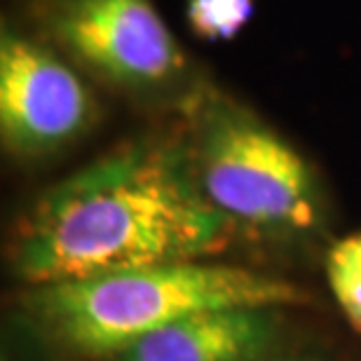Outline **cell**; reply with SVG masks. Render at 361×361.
Segmentation results:
<instances>
[{
  "label": "cell",
  "mask_w": 361,
  "mask_h": 361,
  "mask_svg": "<svg viewBox=\"0 0 361 361\" xmlns=\"http://www.w3.org/2000/svg\"><path fill=\"white\" fill-rule=\"evenodd\" d=\"M233 233L202 195L183 139L143 136L47 188L14 228L10 265L33 288L204 261Z\"/></svg>",
  "instance_id": "6da1fadb"
},
{
  "label": "cell",
  "mask_w": 361,
  "mask_h": 361,
  "mask_svg": "<svg viewBox=\"0 0 361 361\" xmlns=\"http://www.w3.org/2000/svg\"><path fill=\"white\" fill-rule=\"evenodd\" d=\"M307 300L284 277L204 258L33 286L26 310L56 348L108 361L183 317L219 307H293Z\"/></svg>",
  "instance_id": "7a4b0ae2"
},
{
  "label": "cell",
  "mask_w": 361,
  "mask_h": 361,
  "mask_svg": "<svg viewBox=\"0 0 361 361\" xmlns=\"http://www.w3.org/2000/svg\"><path fill=\"white\" fill-rule=\"evenodd\" d=\"M185 150L207 202L235 233L307 242L326 226V195L310 160L240 101L214 87L188 97Z\"/></svg>",
  "instance_id": "3957f363"
},
{
  "label": "cell",
  "mask_w": 361,
  "mask_h": 361,
  "mask_svg": "<svg viewBox=\"0 0 361 361\" xmlns=\"http://www.w3.org/2000/svg\"><path fill=\"white\" fill-rule=\"evenodd\" d=\"M45 40L111 87L157 97L185 92L190 61L153 0H49Z\"/></svg>",
  "instance_id": "277c9868"
},
{
  "label": "cell",
  "mask_w": 361,
  "mask_h": 361,
  "mask_svg": "<svg viewBox=\"0 0 361 361\" xmlns=\"http://www.w3.org/2000/svg\"><path fill=\"white\" fill-rule=\"evenodd\" d=\"M99 101L80 68L47 40L5 28L0 38V139L10 155L45 160L80 141Z\"/></svg>",
  "instance_id": "5b68a950"
},
{
  "label": "cell",
  "mask_w": 361,
  "mask_h": 361,
  "mask_svg": "<svg viewBox=\"0 0 361 361\" xmlns=\"http://www.w3.org/2000/svg\"><path fill=\"white\" fill-rule=\"evenodd\" d=\"M281 310H207L153 331L108 361H265L279 352Z\"/></svg>",
  "instance_id": "8992f818"
},
{
  "label": "cell",
  "mask_w": 361,
  "mask_h": 361,
  "mask_svg": "<svg viewBox=\"0 0 361 361\" xmlns=\"http://www.w3.org/2000/svg\"><path fill=\"white\" fill-rule=\"evenodd\" d=\"M326 281L345 319L361 334V233L331 244L326 254Z\"/></svg>",
  "instance_id": "52a82bcc"
},
{
  "label": "cell",
  "mask_w": 361,
  "mask_h": 361,
  "mask_svg": "<svg viewBox=\"0 0 361 361\" xmlns=\"http://www.w3.org/2000/svg\"><path fill=\"white\" fill-rule=\"evenodd\" d=\"M254 17V0H188L185 21L202 40H233Z\"/></svg>",
  "instance_id": "ba28073f"
},
{
  "label": "cell",
  "mask_w": 361,
  "mask_h": 361,
  "mask_svg": "<svg viewBox=\"0 0 361 361\" xmlns=\"http://www.w3.org/2000/svg\"><path fill=\"white\" fill-rule=\"evenodd\" d=\"M265 361H319V359L310 355H281V352H277V355L268 357Z\"/></svg>",
  "instance_id": "9c48e42d"
}]
</instances>
